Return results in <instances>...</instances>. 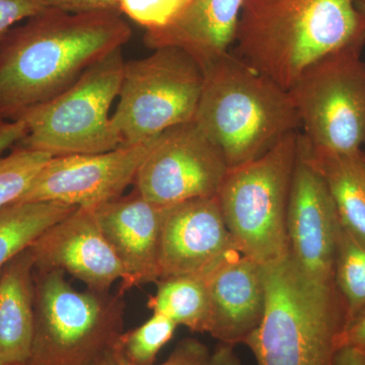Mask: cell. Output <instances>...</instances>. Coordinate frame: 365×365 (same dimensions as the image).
I'll return each instance as SVG.
<instances>
[{
    "label": "cell",
    "mask_w": 365,
    "mask_h": 365,
    "mask_svg": "<svg viewBox=\"0 0 365 365\" xmlns=\"http://www.w3.org/2000/svg\"><path fill=\"white\" fill-rule=\"evenodd\" d=\"M131 36L121 14L52 6L14 26L0 39V119L16 121L58 97Z\"/></svg>",
    "instance_id": "cell-1"
},
{
    "label": "cell",
    "mask_w": 365,
    "mask_h": 365,
    "mask_svg": "<svg viewBox=\"0 0 365 365\" xmlns=\"http://www.w3.org/2000/svg\"><path fill=\"white\" fill-rule=\"evenodd\" d=\"M234 44L240 58L288 91L319 59L365 44V18L354 0H246Z\"/></svg>",
    "instance_id": "cell-2"
},
{
    "label": "cell",
    "mask_w": 365,
    "mask_h": 365,
    "mask_svg": "<svg viewBox=\"0 0 365 365\" xmlns=\"http://www.w3.org/2000/svg\"><path fill=\"white\" fill-rule=\"evenodd\" d=\"M194 121L222 148L230 169L253 162L300 131L289 91L234 52L203 69Z\"/></svg>",
    "instance_id": "cell-3"
},
{
    "label": "cell",
    "mask_w": 365,
    "mask_h": 365,
    "mask_svg": "<svg viewBox=\"0 0 365 365\" xmlns=\"http://www.w3.org/2000/svg\"><path fill=\"white\" fill-rule=\"evenodd\" d=\"M264 266L266 307L245 344L258 365H333L345 326L335 285L317 282L290 254Z\"/></svg>",
    "instance_id": "cell-4"
},
{
    "label": "cell",
    "mask_w": 365,
    "mask_h": 365,
    "mask_svg": "<svg viewBox=\"0 0 365 365\" xmlns=\"http://www.w3.org/2000/svg\"><path fill=\"white\" fill-rule=\"evenodd\" d=\"M66 275L34 272L35 328L25 365H96L123 333V292L78 290Z\"/></svg>",
    "instance_id": "cell-5"
},
{
    "label": "cell",
    "mask_w": 365,
    "mask_h": 365,
    "mask_svg": "<svg viewBox=\"0 0 365 365\" xmlns=\"http://www.w3.org/2000/svg\"><path fill=\"white\" fill-rule=\"evenodd\" d=\"M300 131L253 162L228 170L217 194L237 249L262 265L289 254L287 210Z\"/></svg>",
    "instance_id": "cell-6"
},
{
    "label": "cell",
    "mask_w": 365,
    "mask_h": 365,
    "mask_svg": "<svg viewBox=\"0 0 365 365\" xmlns=\"http://www.w3.org/2000/svg\"><path fill=\"white\" fill-rule=\"evenodd\" d=\"M124 66L123 48H119L58 97L26 111L20 119L28 133L16 145L52 158L119 148L123 143L113 126L110 109L119 96Z\"/></svg>",
    "instance_id": "cell-7"
},
{
    "label": "cell",
    "mask_w": 365,
    "mask_h": 365,
    "mask_svg": "<svg viewBox=\"0 0 365 365\" xmlns=\"http://www.w3.org/2000/svg\"><path fill=\"white\" fill-rule=\"evenodd\" d=\"M203 81L202 67L179 48H158L144 58L125 61L111 116L122 143H144L193 121Z\"/></svg>",
    "instance_id": "cell-8"
},
{
    "label": "cell",
    "mask_w": 365,
    "mask_h": 365,
    "mask_svg": "<svg viewBox=\"0 0 365 365\" xmlns=\"http://www.w3.org/2000/svg\"><path fill=\"white\" fill-rule=\"evenodd\" d=\"M365 44L347 46L312 64L288 90L302 143L327 153L365 144Z\"/></svg>",
    "instance_id": "cell-9"
},
{
    "label": "cell",
    "mask_w": 365,
    "mask_h": 365,
    "mask_svg": "<svg viewBox=\"0 0 365 365\" xmlns=\"http://www.w3.org/2000/svg\"><path fill=\"white\" fill-rule=\"evenodd\" d=\"M230 167L222 148L195 121L158 136L134 185L160 206L217 196Z\"/></svg>",
    "instance_id": "cell-10"
},
{
    "label": "cell",
    "mask_w": 365,
    "mask_h": 365,
    "mask_svg": "<svg viewBox=\"0 0 365 365\" xmlns=\"http://www.w3.org/2000/svg\"><path fill=\"white\" fill-rule=\"evenodd\" d=\"M158 137L139 144L91 155L50 158L16 202L50 201L83 208H97L123 195Z\"/></svg>",
    "instance_id": "cell-11"
},
{
    "label": "cell",
    "mask_w": 365,
    "mask_h": 365,
    "mask_svg": "<svg viewBox=\"0 0 365 365\" xmlns=\"http://www.w3.org/2000/svg\"><path fill=\"white\" fill-rule=\"evenodd\" d=\"M340 227L328 187L299 153L288 202L289 254L307 276L322 284L335 285Z\"/></svg>",
    "instance_id": "cell-12"
},
{
    "label": "cell",
    "mask_w": 365,
    "mask_h": 365,
    "mask_svg": "<svg viewBox=\"0 0 365 365\" xmlns=\"http://www.w3.org/2000/svg\"><path fill=\"white\" fill-rule=\"evenodd\" d=\"M29 249L35 270L63 271L95 292H110L115 282L126 277L93 208H76Z\"/></svg>",
    "instance_id": "cell-13"
},
{
    "label": "cell",
    "mask_w": 365,
    "mask_h": 365,
    "mask_svg": "<svg viewBox=\"0 0 365 365\" xmlns=\"http://www.w3.org/2000/svg\"><path fill=\"white\" fill-rule=\"evenodd\" d=\"M239 251L223 217L217 196L168 206L160 252V280L204 275Z\"/></svg>",
    "instance_id": "cell-14"
},
{
    "label": "cell",
    "mask_w": 365,
    "mask_h": 365,
    "mask_svg": "<svg viewBox=\"0 0 365 365\" xmlns=\"http://www.w3.org/2000/svg\"><path fill=\"white\" fill-rule=\"evenodd\" d=\"M168 206L150 202L134 188L95 208L103 234L123 265L121 290L160 280V252Z\"/></svg>",
    "instance_id": "cell-15"
},
{
    "label": "cell",
    "mask_w": 365,
    "mask_h": 365,
    "mask_svg": "<svg viewBox=\"0 0 365 365\" xmlns=\"http://www.w3.org/2000/svg\"><path fill=\"white\" fill-rule=\"evenodd\" d=\"M204 277L209 295L207 333L223 344H245L265 313L264 266L235 251Z\"/></svg>",
    "instance_id": "cell-16"
},
{
    "label": "cell",
    "mask_w": 365,
    "mask_h": 365,
    "mask_svg": "<svg viewBox=\"0 0 365 365\" xmlns=\"http://www.w3.org/2000/svg\"><path fill=\"white\" fill-rule=\"evenodd\" d=\"M246 0H188L165 26L145 31L151 50L176 47L188 53L202 69L230 52Z\"/></svg>",
    "instance_id": "cell-17"
},
{
    "label": "cell",
    "mask_w": 365,
    "mask_h": 365,
    "mask_svg": "<svg viewBox=\"0 0 365 365\" xmlns=\"http://www.w3.org/2000/svg\"><path fill=\"white\" fill-rule=\"evenodd\" d=\"M35 263L30 249L0 272V362L25 365L35 328Z\"/></svg>",
    "instance_id": "cell-18"
},
{
    "label": "cell",
    "mask_w": 365,
    "mask_h": 365,
    "mask_svg": "<svg viewBox=\"0 0 365 365\" xmlns=\"http://www.w3.org/2000/svg\"><path fill=\"white\" fill-rule=\"evenodd\" d=\"M299 153L324 180L332 196L341 225L365 241V153H327L302 143Z\"/></svg>",
    "instance_id": "cell-19"
},
{
    "label": "cell",
    "mask_w": 365,
    "mask_h": 365,
    "mask_svg": "<svg viewBox=\"0 0 365 365\" xmlns=\"http://www.w3.org/2000/svg\"><path fill=\"white\" fill-rule=\"evenodd\" d=\"M76 208L50 201H34L14 202L0 209V272L48 228Z\"/></svg>",
    "instance_id": "cell-20"
},
{
    "label": "cell",
    "mask_w": 365,
    "mask_h": 365,
    "mask_svg": "<svg viewBox=\"0 0 365 365\" xmlns=\"http://www.w3.org/2000/svg\"><path fill=\"white\" fill-rule=\"evenodd\" d=\"M157 294L148 299L153 313L172 319L193 332L207 333L209 295L204 275L176 276L157 282Z\"/></svg>",
    "instance_id": "cell-21"
},
{
    "label": "cell",
    "mask_w": 365,
    "mask_h": 365,
    "mask_svg": "<svg viewBox=\"0 0 365 365\" xmlns=\"http://www.w3.org/2000/svg\"><path fill=\"white\" fill-rule=\"evenodd\" d=\"M334 282L345 309V325L365 309V241L341 225Z\"/></svg>",
    "instance_id": "cell-22"
},
{
    "label": "cell",
    "mask_w": 365,
    "mask_h": 365,
    "mask_svg": "<svg viewBox=\"0 0 365 365\" xmlns=\"http://www.w3.org/2000/svg\"><path fill=\"white\" fill-rule=\"evenodd\" d=\"M177 327L172 319L153 313L143 325L122 333L114 349L132 364H153L160 349L172 340Z\"/></svg>",
    "instance_id": "cell-23"
},
{
    "label": "cell",
    "mask_w": 365,
    "mask_h": 365,
    "mask_svg": "<svg viewBox=\"0 0 365 365\" xmlns=\"http://www.w3.org/2000/svg\"><path fill=\"white\" fill-rule=\"evenodd\" d=\"M50 158L48 153L20 145L0 157V209L16 202L25 193Z\"/></svg>",
    "instance_id": "cell-24"
},
{
    "label": "cell",
    "mask_w": 365,
    "mask_h": 365,
    "mask_svg": "<svg viewBox=\"0 0 365 365\" xmlns=\"http://www.w3.org/2000/svg\"><path fill=\"white\" fill-rule=\"evenodd\" d=\"M188 0H119V11L144 30L169 23Z\"/></svg>",
    "instance_id": "cell-25"
},
{
    "label": "cell",
    "mask_w": 365,
    "mask_h": 365,
    "mask_svg": "<svg viewBox=\"0 0 365 365\" xmlns=\"http://www.w3.org/2000/svg\"><path fill=\"white\" fill-rule=\"evenodd\" d=\"M210 352L207 347L196 339L182 340L176 346L165 362L158 365H208ZM96 365H138L125 359L113 348L111 351ZM153 365V364H151Z\"/></svg>",
    "instance_id": "cell-26"
},
{
    "label": "cell",
    "mask_w": 365,
    "mask_h": 365,
    "mask_svg": "<svg viewBox=\"0 0 365 365\" xmlns=\"http://www.w3.org/2000/svg\"><path fill=\"white\" fill-rule=\"evenodd\" d=\"M47 7L46 0H0V39L16 24L42 13Z\"/></svg>",
    "instance_id": "cell-27"
},
{
    "label": "cell",
    "mask_w": 365,
    "mask_h": 365,
    "mask_svg": "<svg viewBox=\"0 0 365 365\" xmlns=\"http://www.w3.org/2000/svg\"><path fill=\"white\" fill-rule=\"evenodd\" d=\"M49 6L71 14L116 13L119 0H46Z\"/></svg>",
    "instance_id": "cell-28"
},
{
    "label": "cell",
    "mask_w": 365,
    "mask_h": 365,
    "mask_svg": "<svg viewBox=\"0 0 365 365\" xmlns=\"http://www.w3.org/2000/svg\"><path fill=\"white\" fill-rule=\"evenodd\" d=\"M338 347H352L365 349V309L349 323L346 324L341 333Z\"/></svg>",
    "instance_id": "cell-29"
},
{
    "label": "cell",
    "mask_w": 365,
    "mask_h": 365,
    "mask_svg": "<svg viewBox=\"0 0 365 365\" xmlns=\"http://www.w3.org/2000/svg\"><path fill=\"white\" fill-rule=\"evenodd\" d=\"M28 133V127L24 120L16 121L0 119V157L9 148L16 146Z\"/></svg>",
    "instance_id": "cell-30"
},
{
    "label": "cell",
    "mask_w": 365,
    "mask_h": 365,
    "mask_svg": "<svg viewBox=\"0 0 365 365\" xmlns=\"http://www.w3.org/2000/svg\"><path fill=\"white\" fill-rule=\"evenodd\" d=\"M234 348V345L220 343L215 351L210 354L208 365H242Z\"/></svg>",
    "instance_id": "cell-31"
},
{
    "label": "cell",
    "mask_w": 365,
    "mask_h": 365,
    "mask_svg": "<svg viewBox=\"0 0 365 365\" xmlns=\"http://www.w3.org/2000/svg\"><path fill=\"white\" fill-rule=\"evenodd\" d=\"M333 365H362L361 353L356 348H340L336 353Z\"/></svg>",
    "instance_id": "cell-32"
},
{
    "label": "cell",
    "mask_w": 365,
    "mask_h": 365,
    "mask_svg": "<svg viewBox=\"0 0 365 365\" xmlns=\"http://www.w3.org/2000/svg\"><path fill=\"white\" fill-rule=\"evenodd\" d=\"M355 6L365 18V0H354Z\"/></svg>",
    "instance_id": "cell-33"
},
{
    "label": "cell",
    "mask_w": 365,
    "mask_h": 365,
    "mask_svg": "<svg viewBox=\"0 0 365 365\" xmlns=\"http://www.w3.org/2000/svg\"><path fill=\"white\" fill-rule=\"evenodd\" d=\"M360 353H361V362H362V365H365V349L360 350Z\"/></svg>",
    "instance_id": "cell-34"
},
{
    "label": "cell",
    "mask_w": 365,
    "mask_h": 365,
    "mask_svg": "<svg viewBox=\"0 0 365 365\" xmlns=\"http://www.w3.org/2000/svg\"><path fill=\"white\" fill-rule=\"evenodd\" d=\"M364 153H365V144H364Z\"/></svg>",
    "instance_id": "cell-35"
},
{
    "label": "cell",
    "mask_w": 365,
    "mask_h": 365,
    "mask_svg": "<svg viewBox=\"0 0 365 365\" xmlns=\"http://www.w3.org/2000/svg\"><path fill=\"white\" fill-rule=\"evenodd\" d=\"M11 365H21V364H11Z\"/></svg>",
    "instance_id": "cell-36"
},
{
    "label": "cell",
    "mask_w": 365,
    "mask_h": 365,
    "mask_svg": "<svg viewBox=\"0 0 365 365\" xmlns=\"http://www.w3.org/2000/svg\"><path fill=\"white\" fill-rule=\"evenodd\" d=\"M0 365H4V364H2L1 362H0Z\"/></svg>",
    "instance_id": "cell-37"
}]
</instances>
